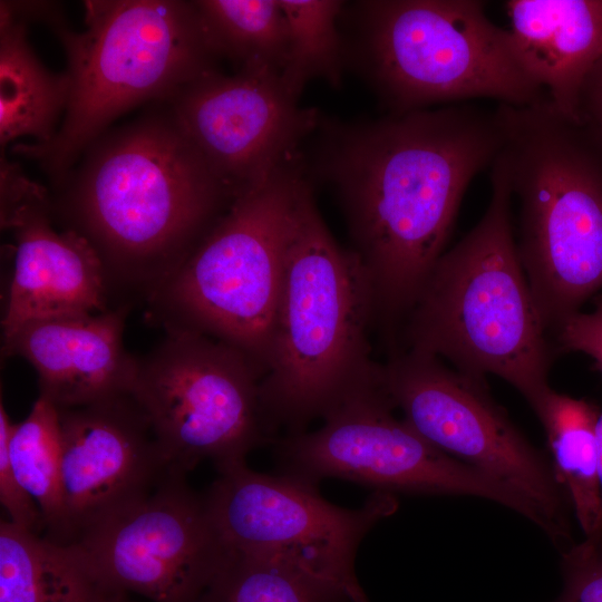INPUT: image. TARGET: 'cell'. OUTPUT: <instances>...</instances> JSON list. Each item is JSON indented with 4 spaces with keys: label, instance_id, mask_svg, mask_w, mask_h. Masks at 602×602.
I'll list each match as a JSON object with an SVG mask.
<instances>
[{
    "label": "cell",
    "instance_id": "cell-1",
    "mask_svg": "<svg viewBox=\"0 0 602 602\" xmlns=\"http://www.w3.org/2000/svg\"><path fill=\"white\" fill-rule=\"evenodd\" d=\"M320 174L344 212L373 324H404L445 246L473 178L503 143L496 110L450 105L322 126Z\"/></svg>",
    "mask_w": 602,
    "mask_h": 602
},
{
    "label": "cell",
    "instance_id": "cell-2",
    "mask_svg": "<svg viewBox=\"0 0 602 602\" xmlns=\"http://www.w3.org/2000/svg\"><path fill=\"white\" fill-rule=\"evenodd\" d=\"M52 187L54 221L95 250L113 308L147 303L235 200L167 103L106 130Z\"/></svg>",
    "mask_w": 602,
    "mask_h": 602
},
{
    "label": "cell",
    "instance_id": "cell-3",
    "mask_svg": "<svg viewBox=\"0 0 602 602\" xmlns=\"http://www.w3.org/2000/svg\"><path fill=\"white\" fill-rule=\"evenodd\" d=\"M480 221L430 271L404 327L406 346L462 372L494 375L531 404L548 386L553 350L523 270L512 191L498 157Z\"/></svg>",
    "mask_w": 602,
    "mask_h": 602
},
{
    "label": "cell",
    "instance_id": "cell-4",
    "mask_svg": "<svg viewBox=\"0 0 602 602\" xmlns=\"http://www.w3.org/2000/svg\"><path fill=\"white\" fill-rule=\"evenodd\" d=\"M370 290L351 250L324 224L309 183L294 214L260 400L271 436L301 433L350 391L378 379Z\"/></svg>",
    "mask_w": 602,
    "mask_h": 602
},
{
    "label": "cell",
    "instance_id": "cell-5",
    "mask_svg": "<svg viewBox=\"0 0 602 602\" xmlns=\"http://www.w3.org/2000/svg\"><path fill=\"white\" fill-rule=\"evenodd\" d=\"M496 113L498 157L518 202L516 246L551 337L602 290V152L547 96Z\"/></svg>",
    "mask_w": 602,
    "mask_h": 602
},
{
    "label": "cell",
    "instance_id": "cell-6",
    "mask_svg": "<svg viewBox=\"0 0 602 602\" xmlns=\"http://www.w3.org/2000/svg\"><path fill=\"white\" fill-rule=\"evenodd\" d=\"M85 28L52 31L67 60L69 95L47 144L18 143L12 153L35 161L55 186L111 124L143 103H167L215 69L195 1L90 0Z\"/></svg>",
    "mask_w": 602,
    "mask_h": 602
},
{
    "label": "cell",
    "instance_id": "cell-7",
    "mask_svg": "<svg viewBox=\"0 0 602 602\" xmlns=\"http://www.w3.org/2000/svg\"><path fill=\"white\" fill-rule=\"evenodd\" d=\"M308 183L298 156L236 197L147 301L151 321L165 333H198L224 342L264 376L285 253Z\"/></svg>",
    "mask_w": 602,
    "mask_h": 602
},
{
    "label": "cell",
    "instance_id": "cell-8",
    "mask_svg": "<svg viewBox=\"0 0 602 602\" xmlns=\"http://www.w3.org/2000/svg\"><path fill=\"white\" fill-rule=\"evenodd\" d=\"M360 13L365 69L391 114L475 98L528 106L547 96L483 1L372 0Z\"/></svg>",
    "mask_w": 602,
    "mask_h": 602
},
{
    "label": "cell",
    "instance_id": "cell-9",
    "mask_svg": "<svg viewBox=\"0 0 602 602\" xmlns=\"http://www.w3.org/2000/svg\"><path fill=\"white\" fill-rule=\"evenodd\" d=\"M382 385L425 440L525 499L560 553L574 544L571 504L552 463L491 397L485 378L435 356L396 350L382 365Z\"/></svg>",
    "mask_w": 602,
    "mask_h": 602
},
{
    "label": "cell",
    "instance_id": "cell-10",
    "mask_svg": "<svg viewBox=\"0 0 602 602\" xmlns=\"http://www.w3.org/2000/svg\"><path fill=\"white\" fill-rule=\"evenodd\" d=\"M262 377L237 349L173 332L138 357L132 394L171 469L187 475L211 460L220 473L272 441L260 400Z\"/></svg>",
    "mask_w": 602,
    "mask_h": 602
},
{
    "label": "cell",
    "instance_id": "cell-11",
    "mask_svg": "<svg viewBox=\"0 0 602 602\" xmlns=\"http://www.w3.org/2000/svg\"><path fill=\"white\" fill-rule=\"evenodd\" d=\"M378 379L350 391L313 431L278 444L281 473L318 486L336 477L395 494L465 495L504 505L536 523L520 495L425 440L404 419Z\"/></svg>",
    "mask_w": 602,
    "mask_h": 602
},
{
    "label": "cell",
    "instance_id": "cell-12",
    "mask_svg": "<svg viewBox=\"0 0 602 602\" xmlns=\"http://www.w3.org/2000/svg\"><path fill=\"white\" fill-rule=\"evenodd\" d=\"M204 497L227 548L281 559L343 602H368L356 554L366 534L396 512L395 494L373 492L361 507L343 508L317 485L261 474L245 463L220 472Z\"/></svg>",
    "mask_w": 602,
    "mask_h": 602
},
{
    "label": "cell",
    "instance_id": "cell-13",
    "mask_svg": "<svg viewBox=\"0 0 602 602\" xmlns=\"http://www.w3.org/2000/svg\"><path fill=\"white\" fill-rule=\"evenodd\" d=\"M114 591L153 602H196L227 553L204 495L171 470L144 499L77 540Z\"/></svg>",
    "mask_w": 602,
    "mask_h": 602
},
{
    "label": "cell",
    "instance_id": "cell-14",
    "mask_svg": "<svg viewBox=\"0 0 602 602\" xmlns=\"http://www.w3.org/2000/svg\"><path fill=\"white\" fill-rule=\"evenodd\" d=\"M167 104L235 198L300 156L301 143L320 124L318 111L300 106L281 74L264 67L242 68L230 76L208 70Z\"/></svg>",
    "mask_w": 602,
    "mask_h": 602
},
{
    "label": "cell",
    "instance_id": "cell-15",
    "mask_svg": "<svg viewBox=\"0 0 602 602\" xmlns=\"http://www.w3.org/2000/svg\"><path fill=\"white\" fill-rule=\"evenodd\" d=\"M0 223L13 237L2 338L45 319L97 314L111 307L104 265L90 244L54 221L50 193L18 163L0 157Z\"/></svg>",
    "mask_w": 602,
    "mask_h": 602
},
{
    "label": "cell",
    "instance_id": "cell-16",
    "mask_svg": "<svg viewBox=\"0 0 602 602\" xmlns=\"http://www.w3.org/2000/svg\"><path fill=\"white\" fill-rule=\"evenodd\" d=\"M58 412L66 514L77 542L89 527L152 494L173 469L133 394Z\"/></svg>",
    "mask_w": 602,
    "mask_h": 602
},
{
    "label": "cell",
    "instance_id": "cell-17",
    "mask_svg": "<svg viewBox=\"0 0 602 602\" xmlns=\"http://www.w3.org/2000/svg\"><path fill=\"white\" fill-rule=\"evenodd\" d=\"M130 310L28 322L2 338V355L27 360L38 375L39 396L57 408L132 394L138 357L124 346Z\"/></svg>",
    "mask_w": 602,
    "mask_h": 602
},
{
    "label": "cell",
    "instance_id": "cell-18",
    "mask_svg": "<svg viewBox=\"0 0 602 602\" xmlns=\"http://www.w3.org/2000/svg\"><path fill=\"white\" fill-rule=\"evenodd\" d=\"M506 8L522 67L576 122L582 85L602 54V0H509Z\"/></svg>",
    "mask_w": 602,
    "mask_h": 602
},
{
    "label": "cell",
    "instance_id": "cell-19",
    "mask_svg": "<svg viewBox=\"0 0 602 602\" xmlns=\"http://www.w3.org/2000/svg\"><path fill=\"white\" fill-rule=\"evenodd\" d=\"M79 543L0 522V602H118Z\"/></svg>",
    "mask_w": 602,
    "mask_h": 602
},
{
    "label": "cell",
    "instance_id": "cell-20",
    "mask_svg": "<svg viewBox=\"0 0 602 602\" xmlns=\"http://www.w3.org/2000/svg\"><path fill=\"white\" fill-rule=\"evenodd\" d=\"M27 23L0 7V145L20 137L49 143L62 120L69 95L66 72L48 69L31 48Z\"/></svg>",
    "mask_w": 602,
    "mask_h": 602
},
{
    "label": "cell",
    "instance_id": "cell-21",
    "mask_svg": "<svg viewBox=\"0 0 602 602\" xmlns=\"http://www.w3.org/2000/svg\"><path fill=\"white\" fill-rule=\"evenodd\" d=\"M530 405L545 430L554 473L585 537L601 534L596 406L550 387Z\"/></svg>",
    "mask_w": 602,
    "mask_h": 602
},
{
    "label": "cell",
    "instance_id": "cell-22",
    "mask_svg": "<svg viewBox=\"0 0 602 602\" xmlns=\"http://www.w3.org/2000/svg\"><path fill=\"white\" fill-rule=\"evenodd\" d=\"M207 45L216 58L239 69L264 67L282 72L289 27L280 0L195 1Z\"/></svg>",
    "mask_w": 602,
    "mask_h": 602
},
{
    "label": "cell",
    "instance_id": "cell-23",
    "mask_svg": "<svg viewBox=\"0 0 602 602\" xmlns=\"http://www.w3.org/2000/svg\"><path fill=\"white\" fill-rule=\"evenodd\" d=\"M8 453L16 477L40 509L43 535L74 543L64 498L58 408L39 396L26 419L13 424Z\"/></svg>",
    "mask_w": 602,
    "mask_h": 602
},
{
    "label": "cell",
    "instance_id": "cell-24",
    "mask_svg": "<svg viewBox=\"0 0 602 602\" xmlns=\"http://www.w3.org/2000/svg\"><path fill=\"white\" fill-rule=\"evenodd\" d=\"M289 27V47L281 79L295 98L317 78L341 82L344 51L337 20L343 2L280 0Z\"/></svg>",
    "mask_w": 602,
    "mask_h": 602
},
{
    "label": "cell",
    "instance_id": "cell-25",
    "mask_svg": "<svg viewBox=\"0 0 602 602\" xmlns=\"http://www.w3.org/2000/svg\"><path fill=\"white\" fill-rule=\"evenodd\" d=\"M196 602H343L292 564L227 548Z\"/></svg>",
    "mask_w": 602,
    "mask_h": 602
},
{
    "label": "cell",
    "instance_id": "cell-26",
    "mask_svg": "<svg viewBox=\"0 0 602 602\" xmlns=\"http://www.w3.org/2000/svg\"><path fill=\"white\" fill-rule=\"evenodd\" d=\"M564 586L554 602H602V533L561 553Z\"/></svg>",
    "mask_w": 602,
    "mask_h": 602
},
{
    "label": "cell",
    "instance_id": "cell-27",
    "mask_svg": "<svg viewBox=\"0 0 602 602\" xmlns=\"http://www.w3.org/2000/svg\"><path fill=\"white\" fill-rule=\"evenodd\" d=\"M13 424L0 401V502L9 521L36 534H45L40 509L16 477L10 464L8 443Z\"/></svg>",
    "mask_w": 602,
    "mask_h": 602
},
{
    "label": "cell",
    "instance_id": "cell-28",
    "mask_svg": "<svg viewBox=\"0 0 602 602\" xmlns=\"http://www.w3.org/2000/svg\"><path fill=\"white\" fill-rule=\"evenodd\" d=\"M553 333L559 350L590 356L594 360V368L602 372V292L594 297L593 311L569 315Z\"/></svg>",
    "mask_w": 602,
    "mask_h": 602
},
{
    "label": "cell",
    "instance_id": "cell-29",
    "mask_svg": "<svg viewBox=\"0 0 602 602\" xmlns=\"http://www.w3.org/2000/svg\"><path fill=\"white\" fill-rule=\"evenodd\" d=\"M576 123L602 152V54L589 71L579 97Z\"/></svg>",
    "mask_w": 602,
    "mask_h": 602
},
{
    "label": "cell",
    "instance_id": "cell-30",
    "mask_svg": "<svg viewBox=\"0 0 602 602\" xmlns=\"http://www.w3.org/2000/svg\"><path fill=\"white\" fill-rule=\"evenodd\" d=\"M598 474L601 489V527H602V411L596 423Z\"/></svg>",
    "mask_w": 602,
    "mask_h": 602
},
{
    "label": "cell",
    "instance_id": "cell-31",
    "mask_svg": "<svg viewBox=\"0 0 602 602\" xmlns=\"http://www.w3.org/2000/svg\"><path fill=\"white\" fill-rule=\"evenodd\" d=\"M119 602H133V601H129L128 598H125V599L120 600Z\"/></svg>",
    "mask_w": 602,
    "mask_h": 602
}]
</instances>
